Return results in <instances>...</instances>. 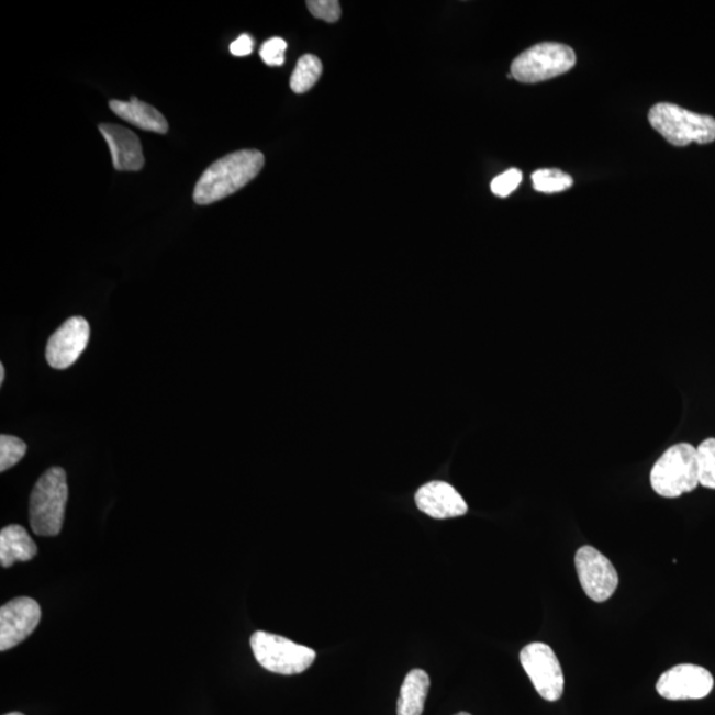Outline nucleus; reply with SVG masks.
I'll list each match as a JSON object with an SVG mask.
<instances>
[{"label":"nucleus","instance_id":"nucleus-1","mask_svg":"<svg viewBox=\"0 0 715 715\" xmlns=\"http://www.w3.org/2000/svg\"><path fill=\"white\" fill-rule=\"evenodd\" d=\"M264 154L259 150H241L216 160L199 178L194 202L205 205L235 194L262 170Z\"/></svg>","mask_w":715,"mask_h":715},{"label":"nucleus","instance_id":"nucleus-2","mask_svg":"<svg viewBox=\"0 0 715 715\" xmlns=\"http://www.w3.org/2000/svg\"><path fill=\"white\" fill-rule=\"evenodd\" d=\"M68 502L67 473L60 467L47 470L37 480L30 499L31 529L41 537L59 536Z\"/></svg>","mask_w":715,"mask_h":715},{"label":"nucleus","instance_id":"nucleus-3","mask_svg":"<svg viewBox=\"0 0 715 715\" xmlns=\"http://www.w3.org/2000/svg\"><path fill=\"white\" fill-rule=\"evenodd\" d=\"M650 485L666 499H678L700 485L697 448L689 443L674 444L650 470Z\"/></svg>","mask_w":715,"mask_h":715},{"label":"nucleus","instance_id":"nucleus-4","mask_svg":"<svg viewBox=\"0 0 715 715\" xmlns=\"http://www.w3.org/2000/svg\"><path fill=\"white\" fill-rule=\"evenodd\" d=\"M648 119L655 131L674 146L684 147L692 142L706 145L715 141V119L711 115L660 102L650 109Z\"/></svg>","mask_w":715,"mask_h":715},{"label":"nucleus","instance_id":"nucleus-5","mask_svg":"<svg viewBox=\"0 0 715 715\" xmlns=\"http://www.w3.org/2000/svg\"><path fill=\"white\" fill-rule=\"evenodd\" d=\"M250 648L264 669L282 675L308 671L317 657L312 648L264 630H257L250 637Z\"/></svg>","mask_w":715,"mask_h":715},{"label":"nucleus","instance_id":"nucleus-6","mask_svg":"<svg viewBox=\"0 0 715 715\" xmlns=\"http://www.w3.org/2000/svg\"><path fill=\"white\" fill-rule=\"evenodd\" d=\"M576 63L574 49L569 45L540 43L515 57L511 75L520 82L536 83L569 72Z\"/></svg>","mask_w":715,"mask_h":715},{"label":"nucleus","instance_id":"nucleus-7","mask_svg":"<svg viewBox=\"0 0 715 715\" xmlns=\"http://www.w3.org/2000/svg\"><path fill=\"white\" fill-rule=\"evenodd\" d=\"M520 661L540 697L550 702L562 697L563 671L550 646L544 643H532L521 650Z\"/></svg>","mask_w":715,"mask_h":715},{"label":"nucleus","instance_id":"nucleus-8","mask_svg":"<svg viewBox=\"0 0 715 715\" xmlns=\"http://www.w3.org/2000/svg\"><path fill=\"white\" fill-rule=\"evenodd\" d=\"M576 567L582 589L591 601L603 603L615 594L618 576L614 565L595 547L583 546L577 551Z\"/></svg>","mask_w":715,"mask_h":715},{"label":"nucleus","instance_id":"nucleus-9","mask_svg":"<svg viewBox=\"0 0 715 715\" xmlns=\"http://www.w3.org/2000/svg\"><path fill=\"white\" fill-rule=\"evenodd\" d=\"M714 679L705 668L693 663H680L657 681V692L661 697L671 701L702 700L711 694Z\"/></svg>","mask_w":715,"mask_h":715},{"label":"nucleus","instance_id":"nucleus-10","mask_svg":"<svg viewBox=\"0 0 715 715\" xmlns=\"http://www.w3.org/2000/svg\"><path fill=\"white\" fill-rule=\"evenodd\" d=\"M42 618L41 605L34 599H12L0 608V650L15 648L38 626Z\"/></svg>","mask_w":715,"mask_h":715},{"label":"nucleus","instance_id":"nucleus-11","mask_svg":"<svg viewBox=\"0 0 715 715\" xmlns=\"http://www.w3.org/2000/svg\"><path fill=\"white\" fill-rule=\"evenodd\" d=\"M90 327L80 315L69 319L51 336L45 359L53 369L66 370L80 358L88 346Z\"/></svg>","mask_w":715,"mask_h":715},{"label":"nucleus","instance_id":"nucleus-12","mask_svg":"<svg viewBox=\"0 0 715 715\" xmlns=\"http://www.w3.org/2000/svg\"><path fill=\"white\" fill-rule=\"evenodd\" d=\"M418 511L435 520L461 517L468 505L456 489L444 481H433L418 489L415 495Z\"/></svg>","mask_w":715,"mask_h":715},{"label":"nucleus","instance_id":"nucleus-13","mask_svg":"<svg viewBox=\"0 0 715 715\" xmlns=\"http://www.w3.org/2000/svg\"><path fill=\"white\" fill-rule=\"evenodd\" d=\"M99 129L111 149L115 170L138 171L144 167V152L137 135L120 125L101 124Z\"/></svg>","mask_w":715,"mask_h":715},{"label":"nucleus","instance_id":"nucleus-14","mask_svg":"<svg viewBox=\"0 0 715 715\" xmlns=\"http://www.w3.org/2000/svg\"><path fill=\"white\" fill-rule=\"evenodd\" d=\"M109 108L120 119L125 120L129 124L142 129V131L166 134L169 132V124L165 115L158 109L132 98L129 101L111 100Z\"/></svg>","mask_w":715,"mask_h":715},{"label":"nucleus","instance_id":"nucleus-15","mask_svg":"<svg viewBox=\"0 0 715 715\" xmlns=\"http://www.w3.org/2000/svg\"><path fill=\"white\" fill-rule=\"evenodd\" d=\"M37 556V546L21 525L5 526L0 532V563L9 569L16 562H29Z\"/></svg>","mask_w":715,"mask_h":715},{"label":"nucleus","instance_id":"nucleus-16","mask_svg":"<svg viewBox=\"0 0 715 715\" xmlns=\"http://www.w3.org/2000/svg\"><path fill=\"white\" fill-rule=\"evenodd\" d=\"M429 686V675L423 669H414L405 675L398 700V715H422Z\"/></svg>","mask_w":715,"mask_h":715},{"label":"nucleus","instance_id":"nucleus-17","mask_svg":"<svg viewBox=\"0 0 715 715\" xmlns=\"http://www.w3.org/2000/svg\"><path fill=\"white\" fill-rule=\"evenodd\" d=\"M322 70H324V67H322V63L317 56L304 55L300 57L291 77L293 92L302 94L311 90L319 82Z\"/></svg>","mask_w":715,"mask_h":715},{"label":"nucleus","instance_id":"nucleus-18","mask_svg":"<svg viewBox=\"0 0 715 715\" xmlns=\"http://www.w3.org/2000/svg\"><path fill=\"white\" fill-rule=\"evenodd\" d=\"M534 190L545 192V194H556L569 190L574 180L569 174L557 169H544L533 172L532 176Z\"/></svg>","mask_w":715,"mask_h":715},{"label":"nucleus","instance_id":"nucleus-19","mask_svg":"<svg viewBox=\"0 0 715 715\" xmlns=\"http://www.w3.org/2000/svg\"><path fill=\"white\" fill-rule=\"evenodd\" d=\"M700 485L715 489V439L702 442L697 448Z\"/></svg>","mask_w":715,"mask_h":715},{"label":"nucleus","instance_id":"nucleus-20","mask_svg":"<svg viewBox=\"0 0 715 715\" xmlns=\"http://www.w3.org/2000/svg\"><path fill=\"white\" fill-rule=\"evenodd\" d=\"M27 453V444L19 437L2 435L0 436V472H5L15 467Z\"/></svg>","mask_w":715,"mask_h":715},{"label":"nucleus","instance_id":"nucleus-21","mask_svg":"<svg viewBox=\"0 0 715 715\" xmlns=\"http://www.w3.org/2000/svg\"><path fill=\"white\" fill-rule=\"evenodd\" d=\"M306 5L314 18L326 23L338 22L343 14L338 0H308Z\"/></svg>","mask_w":715,"mask_h":715},{"label":"nucleus","instance_id":"nucleus-22","mask_svg":"<svg viewBox=\"0 0 715 715\" xmlns=\"http://www.w3.org/2000/svg\"><path fill=\"white\" fill-rule=\"evenodd\" d=\"M288 44L281 37L269 38L261 45L260 56L264 63L270 67H281L286 63V51Z\"/></svg>","mask_w":715,"mask_h":715},{"label":"nucleus","instance_id":"nucleus-23","mask_svg":"<svg viewBox=\"0 0 715 715\" xmlns=\"http://www.w3.org/2000/svg\"><path fill=\"white\" fill-rule=\"evenodd\" d=\"M521 182L522 172L518 169H511L502 172L501 176L495 177L491 185V189L494 195L506 198L518 189Z\"/></svg>","mask_w":715,"mask_h":715},{"label":"nucleus","instance_id":"nucleus-24","mask_svg":"<svg viewBox=\"0 0 715 715\" xmlns=\"http://www.w3.org/2000/svg\"><path fill=\"white\" fill-rule=\"evenodd\" d=\"M254 47V38L249 35H242L238 36L234 43H231L230 51L234 56L244 57L253 54Z\"/></svg>","mask_w":715,"mask_h":715},{"label":"nucleus","instance_id":"nucleus-25","mask_svg":"<svg viewBox=\"0 0 715 715\" xmlns=\"http://www.w3.org/2000/svg\"><path fill=\"white\" fill-rule=\"evenodd\" d=\"M4 378H5V369H4V365H3V364H0V383L3 384V382H4Z\"/></svg>","mask_w":715,"mask_h":715},{"label":"nucleus","instance_id":"nucleus-26","mask_svg":"<svg viewBox=\"0 0 715 715\" xmlns=\"http://www.w3.org/2000/svg\"><path fill=\"white\" fill-rule=\"evenodd\" d=\"M4 715H24V714L19 713V712H14V713H9V714H4Z\"/></svg>","mask_w":715,"mask_h":715},{"label":"nucleus","instance_id":"nucleus-27","mask_svg":"<svg viewBox=\"0 0 715 715\" xmlns=\"http://www.w3.org/2000/svg\"><path fill=\"white\" fill-rule=\"evenodd\" d=\"M456 715H470V714L467 712H461V713H457Z\"/></svg>","mask_w":715,"mask_h":715}]
</instances>
